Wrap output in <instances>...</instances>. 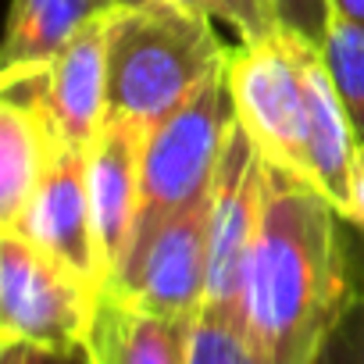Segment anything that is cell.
Here are the masks:
<instances>
[{
  "label": "cell",
  "instance_id": "obj_17",
  "mask_svg": "<svg viewBox=\"0 0 364 364\" xmlns=\"http://www.w3.org/2000/svg\"><path fill=\"white\" fill-rule=\"evenodd\" d=\"M171 4L229 22L243 43H261V40H272L282 33L275 0H171Z\"/></svg>",
  "mask_w": 364,
  "mask_h": 364
},
{
  "label": "cell",
  "instance_id": "obj_22",
  "mask_svg": "<svg viewBox=\"0 0 364 364\" xmlns=\"http://www.w3.org/2000/svg\"><path fill=\"white\" fill-rule=\"evenodd\" d=\"M332 18L364 22V0H332Z\"/></svg>",
  "mask_w": 364,
  "mask_h": 364
},
{
  "label": "cell",
  "instance_id": "obj_18",
  "mask_svg": "<svg viewBox=\"0 0 364 364\" xmlns=\"http://www.w3.org/2000/svg\"><path fill=\"white\" fill-rule=\"evenodd\" d=\"M318 364H364V275L353 268V289L321 346Z\"/></svg>",
  "mask_w": 364,
  "mask_h": 364
},
{
  "label": "cell",
  "instance_id": "obj_12",
  "mask_svg": "<svg viewBox=\"0 0 364 364\" xmlns=\"http://www.w3.org/2000/svg\"><path fill=\"white\" fill-rule=\"evenodd\" d=\"M193 321L146 311L104 289L82 346L90 364H190Z\"/></svg>",
  "mask_w": 364,
  "mask_h": 364
},
{
  "label": "cell",
  "instance_id": "obj_2",
  "mask_svg": "<svg viewBox=\"0 0 364 364\" xmlns=\"http://www.w3.org/2000/svg\"><path fill=\"white\" fill-rule=\"evenodd\" d=\"M225 54L208 15L171 0L118 8L107 36V114L157 129L225 65Z\"/></svg>",
  "mask_w": 364,
  "mask_h": 364
},
{
  "label": "cell",
  "instance_id": "obj_7",
  "mask_svg": "<svg viewBox=\"0 0 364 364\" xmlns=\"http://www.w3.org/2000/svg\"><path fill=\"white\" fill-rule=\"evenodd\" d=\"M114 15V11H111ZM111 15L79 29L43 68L4 75L0 90L33 100L68 150H86L107 118V36Z\"/></svg>",
  "mask_w": 364,
  "mask_h": 364
},
{
  "label": "cell",
  "instance_id": "obj_14",
  "mask_svg": "<svg viewBox=\"0 0 364 364\" xmlns=\"http://www.w3.org/2000/svg\"><path fill=\"white\" fill-rule=\"evenodd\" d=\"M111 11L118 0H11L0 79L43 68L79 29Z\"/></svg>",
  "mask_w": 364,
  "mask_h": 364
},
{
  "label": "cell",
  "instance_id": "obj_15",
  "mask_svg": "<svg viewBox=\"0 0 364 364\" xmlns=\"http://www.w3.org/2000/svg\"><path fill=\"white\" fill-rule=\"evenodd\" d=\"M321 58H325L336 93L346 107L357 146L364 150V22L332 18V29L321 43Z\"/></svg>",
  "mask_w": 364,
  "mask_h": 364
},
{
  "label": "cell",
  "instance_id": "obj_16",
  "mask_svg": "<svg viewBox=\"0 0 364 364\" xmlns=\"http://www.w3.org/2000/svg\"><path fill=\"white\" fill-rule=\"evenodd\" d=\"M190 364H264L240 321L200 311L190 339Z\"/></svg>",
  "mask_w": 364,
  "mask_h": 364
},
{
  "label": "cell",
  "instance_id": "obj_13",
  "mask_svg": "<svg viewBox=\"0 0 364 364\" xmlns=\"http://www.w3.org/2000/svg\"><path fill=\"white\" fill-rule=\"evenodd\" d=\"M61 150L68 146L54 136L43 111L33 100L4 90V100H0V229L18 225Z\"/></svg>",
  "mask_w": 364,
  "mask_h": 364
},
{
  "label": "cell",
  "instance_id": "obj_9",
  "mask_svg": "<svg viewBox=\"0 0 364 364\" xmlns=\"http://www.w3.org/2000/svg\"><path fill=\"white\" fill-rule=\"evenodd\" d=\"M146 136H150L146 125L122 114H107L97 139L86 146V190H90L93 236L104 264V286L114 279L132 236Z\"/></svg>",
  "mask_w": 364,
  "mask_h": 364
},
{
  "label": "cell",
  "instance_id": "obj_23",
  "mask_svg": "<svg viewBox=\"0 0 364 364\" xmlns=\"http://www.w3.org/2000/svg\"><path fill=\"white\" fill-rule=\"evenodd\" d=\"M136 4H150V0H118V8H136Z\"/></svg>",
  "mask_w": 364,
  "mask_h": 364
},
{
  "label": "cell",
  "instance_id": "obj_5",
  "mask_svg": "<svg viewBox=\"0 0 364 364\" xmlns=\"http://www.w3.org/2000/svg\"><path fill=\"white\" fill-rule=\"evenodd\" d=\"M311 50L318 47L282 29L272 40L229 47L225 58L236 122L250 132L264 161L304 178V68Z\"/></svg>",
  "mask_w": 364,
  "mask_h": 364
},
{
  "label": "cell",
  "instance_id": "obj_3",
  "mask_svg": "<svg viewBox=\"0 0 364 364\" xmlns=\"http://www.w3.org/2000/svg\"><path fill=\"white\" fill-rule=\"evenodd\" d=\"M232 122H236V107H232L225 65H218L186 104L175 114H168L157 129H150L143 146L139 208L118 272L136 264L171 218H178L186 208H193L211 193Z\"/></svg>",
  "mask_w": 364,
  "mask_h": 364
},
{
  "label": "cell",
  "instance_id": "obj_21",
  "mask_svg": "<svg viewBox=\"0 0 364 364\" xmlns=\"http://www.w3.org/2000/svg\"><path fill=\"white\" fill-rule=\"evenodd\" d=\"M346 225L364 229V150H357V164H353V190H350V215Z\"/></svg>",
  "mask_w": 364,
  "mask_h": 364
},
{
  "label": "cell",
  "instance_id": "obj_4",
  "mask_svg": "<svg viewBox=\"0 0 364 364\" xmlns=\"http://www.w3.org/2000/svg\"><path fill=\"white\" fill-rule=\"evenodd\" d=\"M97 296L100 289L82 275L26 236L0 229V346L79 350L90 336Z\"/></svg>",
  "mask_w": 364,
  "mask_h": 364
},
{
  "label": "cell",
  "instance_id": "obj_6",
  "mask_svg": "<svg viewBox=\"0 0 364 364\" xmlns=\"http://www.w3.org/2000/svg\"><path fill=\"white\" fill-rule=\"evenodd\" d=\"M264 208V157L250 132L232 122L211 186V264L204 311L240 321L243 272ZM243 325V321H240Z\"/></svg>",
  "mask_w": 364,
  "mask_h": 364
},
{
  "label": "cell",
  "instance_id": "obj_10",
  "mask_svg": "<svg viewBox=\"0 0 364 364\" xmlns=\"http://www.w3.org/2000/svg\"><path fill=\"white\" fill-rule=\"evenodd\" d=\"M36 243L43 254L82 275L90 286L104 289V264L93 236L90 190H86V150H61L40 182L26 215L11 229Z\"/></svg>",
  "mask_w": 364,
  "mask_h": 364
},
{
  "label": "cell",
  "instance_id": "obj_11",
  "mask_svg": "<svg viewBox=\"0 0 364 364\" xmlns=\"http://www.w3.org/2000/svg\"><path fill=\"white\" fill-rule=\"evenodd\" d=\"M357 136L346 118V107L336 93L321 47L311 50L304 68V164L307 182L325 193V200L346 222L350 190H353V164H357Z\"/></svg>",
  "mask_w": 364,
  "mask_h": 364
},
{
  "label": "cell",
  "instance_id": "obj_8",
  "mask_svg": "<svg viewBox=\"0 0 364 364\" xmlns=\"http://www.w3.org/2000/svg\"><path fill=\"white\" fill-rule=\"evenodd\" d=\"M211 193L171 218L136 264L111 279V293L171 318H197L208 300Z\"/></svg>",
  "mask_w": 364,
  "mask_h": 364
},
{
  "label": "cell",
  "instance_id": "obj_20",
  "mask_svg": "<svg viewBox=\"0 0 364 364\" xmlns=\"http://www.w3.org/2000/svg\"><path fill=\"white\" fill-rule=\"evenodd\" d=\"M0 364H90V353H86V346L50 350V346L11 343V346H0Z\"/></svg>",
  "mask_w": 364,
  "mask_h": 364
},
{
  "label": "cell",
  "instance_id": "obj_19",
  "mask_svg": "<svg viewBox=\"0 0 364 364\" xmlns=\"http://www.w3.org/2000/svg\"><path fill=\"white\" fill-rule=\"evenodd\" d=\"M286 33L321 47L332 29V0H275Z\"/></svg>",
  "mask_w": 364,
  "mask_h": 364
},
{
  "label": "cell",
  "instance_id": "obj_1",
  "mask_svg": "<svg viewBox=\"0 0 364 364\" xmlns=\"http://www.w3.org/2000/svg\"><path fill=\"white\" fill-rule=\"evenodd\" d=\"M339 222L318 186L264 161V208L240 296L243 332L264 364H318L353 289Z\"/></svg>",
  "mask_w": 364,
  "mask_h": 364
}]
</instances>
